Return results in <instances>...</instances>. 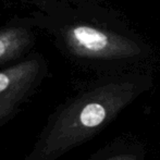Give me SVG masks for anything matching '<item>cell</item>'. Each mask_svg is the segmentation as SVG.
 <instances>
[{"label":"cell","instance_id":"6da1fadb","mask_svg":"<svg viewBox=\"0 0 160 160\" xmlns=\"http://www.w3.org/2000/svg\"><path fill=\"white\" fill-rule=\"evenodd\" d=\"M136 96L130 83H110L82 93L60 106L42 128L23 160H58L84 144Z\"/></svg>","mask_w":160,"mask_h":160},{"label":"cell","instance_id":"7a4b0ae2","mask_svg":"<svg viewBox=\"0 0 160 160\" xmlns=\"http://www.w3.org/2000/svg\"><path fill=\"white\" fill-rule=\"evenodd\" d=\"M44 75V64L36 58L0 71V128L18 116Z\"/></svg>","mask_w":160,"mask_h":160},{"label":"cell","instance_id":"3957f363","mask_svg":"<svg viewBox=\"0 0 160 160\" xmlns=\"http://www.w3.org/2000/svg\"><path fill=\"white\" fill-rule=\"evenodd\" d=\"M64 39L70 50L80 57L108 58L121 51L114 37L88 25H74L68 28Z\"/></svg>","mask_w":160,"mask_h":160},{"label":"cell","instance_id":"277c9868","mask_svg":"<svg viewBox=\"0 0 160 160\" xmlns=\"http://www.w3.org/2000/svg\"><path fill=\"white\" fill-rule=\"evenodd\" d=\"M32 34L23 28L0 31V65L17 59L31 45Z\"/></svg>","mask_w":160,"mask_h":160},{"label":"cell","instance_id":"5b68a950","mask_svg":"<svg viewBox=\"0 0 160 160\" xmlns=\"http://www.w3.org/2000/svg\"><path fill=\"white\" fill-rule=\"evenodd\" d=\"M106 160H136V157L132 156V155H123V156H116L108 158Z\"/></svg>","mask_w":160,"mask_h":160}]
</instances>
